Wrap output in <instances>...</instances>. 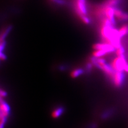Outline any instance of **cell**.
Returning <instances> with one entry per match:
<instances>
[{"label":"cell","instance_id":"obj_4","mask_svg":"<svg viewBox=\"0 0 128 128\" xmlns=\"http://www.w3.org/2000/svg\"><path fill=\"white\" fill-rule=\"evenodd\" d=\"M75 9L78 16L82 14L86 15L87 8L86 0H76Z\"/></svg>","mask_w":128,"mask_h":128},{"label":"cell","instance_id":"obj_15","mask_svg":"<svg viewBox=\"0 0 128 128\" xmlns=\"http://www.w3.org/2000/svg\"><path fill=\"white\" fill-rule=\"evenodd\" d=\"M92 65L93 64H92L91 62H88L86 64V70L87 72H90L91 70H92Z\"/></svg>","mask_w":128,"mask_h":128},{"label":"cell","instance_id":"obj_5","mask_svg":"<svg viewBox=\"0 0 128 128\" xmlns=\"http://www.w3.org/2000/svg\"><path fill=\"white\" fill-rule=\"evenodd\" d=\"M93 49L94 50H104L107 51L109 54L113 52L116 51V48L108 43H96L93 46Z\"/></svg>","mask_w":128,"mask_h":128},{"label":"cell","instance_id":"obj_6","mask_svg":"<svg viewBox=\"0 0 128 128\" xmlns=\"http://www.w3.org/2000/svg\"><path fill=\"white\" fill-rule=\"evenodd\" d=\"M114 14L115 17L118 20L121 22H128V13L125 12L122 10L118 9L117 8H114Z\"/></svg>","mask_w":128,"mask_h":128},{"label":"cell","instance_id":"obj_18","mask_svg":"<svg viewBox=\"0 0 128 128\" xmlns=\"http://www.w3.org/2000/svg\"><path fill=\"white\" fill-rule=\"evenodd\" d=\"M124 72H126V73H128V64L126 66L125 68H124Z\"/></svg>","mask_w":128,"mask_h":128},{"label":"cell","instance_id":"obj_2","mask_svg":"<svg viewBox=\"0 0 128 128\" xmlns=\"http://www.w3.org/2000/svg\"><path fill=\"white\" fill-rule=\"evenodd\" d=\"M114 86L116 88L121 87L125 81L124 72L115 71L113 76L110 79Z\"/></svg>","mask_w":128,"mask_h":128},{"label":"cell","instance_id":"obj_10","mask_svg":"<svg viewBox=\"0 0 128 128\" xmlns=\"http://www.w3.org/2000/svg\"><path fill=\"white\" fill-rule=\"evenodd\" d=\"M64 112V108L62 107H58L56 108L52 113V116L54 118H57L59 117Z\"/></svg>","mask_w":128,"mask_h":128},{"label":"cell","instance_id":"obj_12","mask_svg":"<svg viewBox=\"0 0 128 128\" xmlns=\"http://www.w3.org/2000/svg\"><path fill=\"white\" fill-rule=\"evenodd\" d=\"M12 28V27L11 26H10L8 27L6 30L4 31L3 33H2L1 36V41H4V39L7 36V35L9 34L10 31L11 30Z\"/></svg>","mask_w":128,"mask_h":128},{"label":"cell","instance_id":"obj_14","mask_svg":"<svg viewBox=\"0 0 128 128\" xmlns=\"http://www.w3.org/2000/svg\"><path fill=\"white\" fill-rule=\"evenodd\" d=\"M6 46V42L4 41H1V44H0V51L1 52H3V51L4 50Z\"/></svg>","mask_w":128,"mask_h":128},{"label":"cell","instance_id":"obj_17","mask_svg":"<svg viewBox=\"0 0 128 128\" xmlns=\"http://www.w3.org/2000/svg\"><path fill=\"white\" fill-rule=\"evenodd\" d=\"M1 97H4L5 96H6V92L4 91H3L2 89H1Z\"/></svg>","mask_w":128,"mask_h":128},{"label":"cell","instance_id":"obj_11","mask_svg":"<svg viewBox=\"0 0 128 128\" xmlns=\"http://www.w3.org/2000/svg\"><path fill=\"white\" fill-rule=\"evenodd\" d=\"M116 55L118 57H122V56H124L125 53V49L124 47L122 46H120V47L118 48L117 49H116Z\"/></svg>","mask_w":128,"mask_h":128},{"label":"cell","instance_id":"obj_7","mask_svg":"<svg viewBox=\"0 0 128 128\" xmlns=\"http://www.w3.org/2000/svg\"><path fill=\"white\" fill-rule=\"evenodd\" d=\"M118 33L120 37L121 38L128 34V24H124L118 30Z\"/></svg>","mask_w":128,"mask_h":128},{"label":"cell","instance_id":"obj_1","mask_svg":"<svg viewBox=\"0 0 128 128\" xmlns=\"http://www.w3.org/2000/svg\"><path fill=\"white\" fill-rule=\"evenodd\" d=\"M128 64L125 56H123L122 57L117 56L112 61L110 65L115 71L124 72L125 67Z\"/></svg>","mask_w":128,"mask_h":128},{"label":"cell","instance_id":"obj_16","mask_svg":"<svg viewBox=\"0 0 128 128\" xmlns=\"http://www.w3.org/2000/svg\"><path fill=\"white\" fill-rule=\"evenodd\" d=\"M0 58H1V59L2 60H6V56L3 52H1V54H0Z\"/></svg>","mask_w":128,"mask_h":128},{"label":"cell","instance_id":"obj_8","mask_svg":"<svg viewBox=\"0 0 128 128\" xmlns=\"http://www.w3.org/2000/svg\"><path fill=\"white\" fill-rule=\"evenodd\" d=\"M84 73V70L81 68L75 69L72 72L70 76L72 78H76Z\"/></svg>","mask_w":128,"mask_h":128},{"label":"cell","instance_id":"obj_13","mask_svg":"<svg viewBox=\"0 0 128 128\" xmlns=\"http://www.w3.org/2000/svg\"><path fill=\"white\" fill-rule=\"evenodd\" d=\"M79 17L81 18V20L86 24H89L91 22V20L90 18H88L86 15H84V14H82L81 16H79Z\"/></svg>","mask_w":128,"mask_h":128},{"label":"cell","instance_id":"obj_3","mask_svg":"<svg viewBox=\"0 0 128 128\" xmlns=\"http://www.w3.org/2000/svg\"><path fill=\"white\" fill-rule=\"evenodd\" d=\"M10 108L8 104L1 98V128L4 126L8 115L9 114Z\"/></svg>","mask_w":128,"mask_h":128},{"label":"cell","instance_id":"obj_9","mask_svg":"<svg viewBox=\"0 0 128 128\" xmlns=\"http://www.w3.org/2000/svg\"><path fill=\"white\" fill-rule=\"evenodd\" d=\"M108 54L109 53L106 50H94V51L92 54V56L96 58H101L102 57V56Z\"/></svg>","mask_w":128,"mask_h":128}]
</instances>
